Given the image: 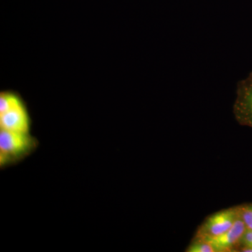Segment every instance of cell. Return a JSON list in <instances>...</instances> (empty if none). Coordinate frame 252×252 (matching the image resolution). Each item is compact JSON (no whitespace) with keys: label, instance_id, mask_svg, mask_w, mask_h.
<instances>
[{"label":"cell","instance_id":"cell-1","mask_svg":"<svg viewBox=\"0 0 252 252\" xmlns=\"http://www.w3.org/2000/svg\"><path fill=\"white\" fill-rule=\"evenodd\" d=\"M39 146L31 133L0 130V167L14 165L29 157Z\"/></svg>","mask_w":252,"mask_h":252},{"label":"cell","instance_id":"cell-2","mask_svg":"<svg viewBox=\"0 0 252 252\" xmlns=\"http://www.w3.org/2000/svg\"><path fill=\"white\" fill-rule=\"evenodd\" d=\"M240 217V205L215 212L204 220L194 237L207 240L220 236L228 231Z\"/></svg>","mask_w":252,"mask_h":252},{"label":"cell","instance_id":"cell-3","mask_svg":"<svg viewBox=\"0 0 252 252\" xmlns=\"http://www.w3.org/2000/svg\"><path fill=\"white\" fill-rule=\"evenodd\" d=\"M233 114L240 125L252 128V72L237 84Z\"/></svg>","mask_w":252,"mask_h":252},{"label":"cell","instance_id":"cell-4","mask_svg":"<svg viewBox=\"0 0 252 252\" xmlns=\"http://www.w3.org/2000/svg\"><path fill=\"white\" fill-rule=\"evenodd\" d=\"M247 229L240 217L228 231L207 241L211 244L215 252H237Z\"/></svg>","mask_w":252,"mask_h":252},{"label":"cell","instance_id":"cell-5","mask_svg":"<svg viewBox=\"0 0 252 252\" xmlns=\"http://www.w3.org/2000/svg\"><path fill=\"white\" fill-rule=\"evenodd\" d=\"M32 119L26 104L0 114V130L31 133Z\"/></svg>","mask_w":252,"mask_h":252},{"label":"cell","instance_id":"cell-6","mask_svg":"<svg viewBox=\"0 0 252 252\" xmlns=\"http://www.w3.org/2000/svg\"><path fill=\"white\" fill-rule=\"evenodd\" d=\"M26 104L20 94L12 91H1L0 94V114L8 112Z\"/></svg>","mask_w":252,"mask_h":252},{"label":"cell","instance_id":"cell-7","mask_svg":"<svg viewBox=\"0 0 252 252\" xmlns=\"http://www.w3.org/2000/svg\"><path fill=\"white\" fill-rule=\"evenodd\" d=\"M187 252H215L210 243L204 239L194 238L190 242L188 248L186 249Z\"/></svg>","mask_w":252,"mask_h":252},{"label":"cell","instance_id":"cell-8","mask_svg":"<svg viewBox=\"0 0 252 252\" xmlns=\"http://www.w3.org/2000/svg\"><path fill=\"white\" fill-rule=\"evenodd\" d=\"M240 217L246 225L247 228L252 230V203L240 205Z\"/></svg>","mask_w":252,"mask_h":252},{"label":"cell","instance_id":"cell-9","mask_svg":"<svg viewBox=\"0 0 252 252\" xmlns=\"http://www.w3.org/2000/svg\"><path fill=\"white\" fill-rule=\"evenodd\" d=\"M238 252H252V230L247 229Z\"/></svg>","mask_w":252,"mask_h":252}]
</instances>
